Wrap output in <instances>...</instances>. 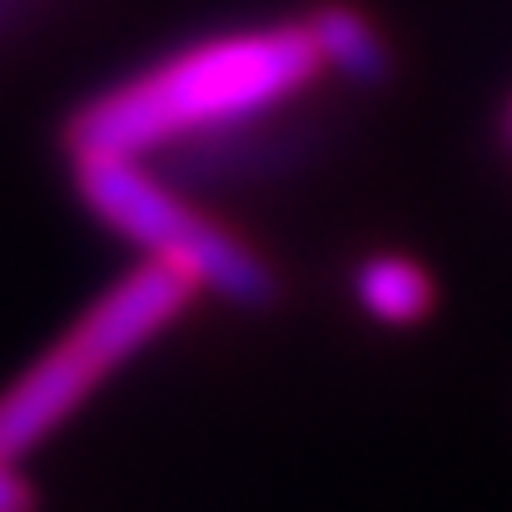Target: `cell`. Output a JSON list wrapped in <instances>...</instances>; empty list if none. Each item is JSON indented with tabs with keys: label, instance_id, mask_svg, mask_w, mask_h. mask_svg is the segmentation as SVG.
Listing matches in <instances>:
<instances>
[{
	"label": "cell",
	"instance_id": "5b68a950",
	"mask_svg": "<svg viewBox=\"0 0 512 512\" xmlns=\"http://www.w3.org/2000/svg\"><path fill=\"white\" fill-rule=\"evenodd\" d=\"M314 50L329 70H339L353 85H378L388 75V45L383 35L368 25V15H358L353 5H319L309 20Z\"/></svg>",
	"mask_w": 512,
	"mask_h": 512
},
{
	"label": "cell",
	"instance_id": "7a4b0ae2",
	"mask_svg": "<svg viewBox=\"0 0 512 512\" xmlns=\"http://www.w3.org/2000/svg\"><path fill=\"white\" fill-rule=\"evenodd\" d=\"M194 294L199 289L179 269L155 259L110 284L65 339L0 393V458L15 463L30 448H40L100 388V378H110L130 353H140L160 329H170Z\"/></svg>",
	"mask_w": 512,
	"mask_h": 512
},
{
	"label": "cell",
	"instance_id": "3957f363",
	"mask_svg": "<svg viewBox=\"0 0 512 512\" xmlns=\"http://www.w3.org/2000/svg\"><path fill=\"white\" fill-rule=\"evenodd\" d=\"M75 189L95 219H105L130 244H140L155 264L179 269L194 289L239 309H264L274 299L279 289L274 269L224 224L204 219L174 189H165L145 170V160L75 155Z\"/></svg>",
	"mask_w": 512,
	"mask_h": 512
},
{
	"label": "cell",
	"instance_id": "277c9868",
	"mask_svg": "<svg viewBox=\"0 0 512 512\" xmlns=\"http://www.w3.org/2000/svg\"><path fill=\"white\" fill-rule=\"evenodd\" d=\"M353 299L368 319L388 324V329H408L423 324L433 314V279L418 259L408 254H373L353 269Z\"/></svg>",
	"mask_w": 512,
	"mask_h": 512
},
{
	"label": "cell",
	"instance_id": "52a82bcc",
	"mask_svg": "<svg viewBox=\"0 0 512 512\" xmlns=\"http://www.w3.org/2000/svg\"><path fill=\"white\" fill-rule=\"evenodd\" d=\"M508 125H512V115H508Z\"/></svg>",
	"mask_w": 512,
	"mask_h": 512
},
{
	"label": "cell",
	"instance_id": "8992f818",
	"mask_svg": "<svg viewBox=\"0 0 512 512\" xmlns=\"http://www.w3.org/2000/svg\"><path fill=\"white\" fill-rule=\"evenodd\" d=\"M0 512H35V493L30 483L15 473V463L0 458Z\"/></svg>",
	"mask_w": 512,
	"mask_h": 512
},
{
	"label": "cell",
	"instance_id": "6da1fadb",
	"mask_svg": "<svg viewBox=\"0 0 512 512\" xmlns=\"http://www.w3.org/2000/svg\"><path fill=\"white\" fill-rule=\"evenodd\" d=\"M324 70L309 25H259L199 40L95 95L70 120V155L145 160L165 145L239 130L294 100Z\"/></svg>",
	"mask_w": 512,
	"mask_h": 512
}]
</instances>
